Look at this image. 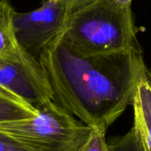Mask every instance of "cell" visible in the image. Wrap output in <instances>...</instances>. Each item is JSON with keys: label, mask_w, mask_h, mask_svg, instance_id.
<instances>
[{"label": "cell", "mask_w": 151, "mask_h": 151, "mask_svg": "<svg viewBox=\"0 0 151 151\" xmlns=\"http://www.w3.org/2000/svg\"><path fill=\"white\" fill-rule=\"evenodd\" d=\"M0 87L16 95L34 109L53 101V93L38 59L21 47L10 58L0 59Z\"/></svg>", "instance_id": "cell-4"}, {"label": "cell", "mask_w": 151, "mask_h": 151, "mask_svg": "<svg viewBox=\"0 0 151 151\" xmlns=\"http://www.w3.org/2000/svg\"><path fill=\"white\" fill-rule=\"evenodd\" d=\"M33 117L0 123V132L37 151H74L92 129L78 122L54 101L36 109Z\"/></svg>", "instance_id": "cell-3"}, {"label": "cell", "mask_w": 151, "mask_h": 151, "mask_svg": "<svg viewBox=\"0 0 151 151\" xmlns=\"http://www.w3.org/2000/svg\"><path fill=\"white\" fill-rule=\"evenodd\" d=\"M118 6L124 7V8H132V0H113Z\"/></svg>", "instance_id": "cell-13"}, {"label": "cell", "mask_w": 151, "mask_h": 151, "mask_svg": "<svg viewBox=\"0 0 151 151\" xmlns=\"http://www.w3.org/2000/svg\"><path fill=\"white\" fill-rule=\"evenodd\" d=\"M61 3H63L64 5H66L69 11H70V14L77 11L94 1L96 0H59Z\"/></svg>", "instance_id": "cell-12"}, {"label": "cell", "mask_w": 151, "mask_h": 151, "mask_svg": "<svg viewBox=\"0 0 151 151\" xmlns=\"http://www.w3.org/2000/svg\"><path fill=\"white\" fill-rule=\"evenodd\" d=\"M0 151H37L0 132Z\"/></svg>", "instance_id": "cell-11"}, {"label": "cell", "mask_w": 151, "mask_h": 151, "mask_svg": "<svg viewBox=\"0 0 151 151\" xmlns=\"http://www.w3.org/2000/svg\"><path fill=\"white\" fill-rule=\"evenodd\" d=\"M132 8L113 0L96 1L71 13L60 41L80 54L141 50Z\"/></svg>", "instance_id": "cell-2"}, {"label": "cell", "mask_w": 151, "mask_h": 151, "mask_svg": "<svg viewBox=\"0 0 151 151\" xmlns=\"http://www.w3.org/2000/svg\"><path fill=\"white\" fill-rule=\"evenodd\" d=\"M69 14L68 7L59 0H45L29 12H14V27L19 45L38 59L42 51L62 33Z\"/></svg>", "instance_id": "cell-5"}, {"label": "cell", "mask_w": 151, "mask_h": 151, "mask_svg": "<svg viewBox=\"0 0 151 151\" xmlns=\"http://www.w3.org/2000/svg\"><path fill=\"white\" fill-rule=\"evenodd\" d=\"M37 111L24 101L0 87V123L33 117Z\"/></svg>", "instance_id": "cell-8"}, {"label": "cell", "mask_w": 151, "mask_h": 151, "mask_svg": "<svg viewBox=\"0 0 151 151\" xmlns=\"http://www.w3.org/2000/svg\"><path fill=\"white\" fill-rule=\"evenodd\" d=\"M133 128L144 151H151V71L146 67L137 81L132 97Z\"/></svg>", "instance_id": "cell-6"}, {"label": "cell", "mask_w": 151, "mask_h": 151, "mask_svg": "<svg viewBox=\"0 0 151 151\" xmlns=\"http://www.w3.org/2000/svg\"><path fill=\"white\" fill-rule=\"evenodd\" d=\"M108 143L109 151H144L133 126L124 135L116 137Z\"/></svg>", "instance_id": "cell-9"}, {"label": "cell", "mask_w": 151, "mask_h": 151, "mask_svg": "<svg viewBox=\"0 0 151 151\" xmlns=\"http://www.w3.org/2000/svg\"><path fill=\"white\" fill-rule=\"evenodd\" d=\"M14 12L8 0H0V59L10 58L21 50L14 27Z\"/></svg>", "instance_id": "cell-7"}, {"label": "cell", "mask_w": 151, "mask_h": 151, "mask_svg": "<svg viewBox=\"0 0 151 151\" xmlns=\"http://www.w3.org/2000/svg\"><path fill=\"white\" fill-rule=\"evenodd\" d=\"M53 101L91 128L107 129L132 105L147 67L142 50L77 53L57 37L40 53Z\"/></svg>", "instance_id": "cell-1"}, {"label": "cell", "mask_w": 151, "mask_h": 151, "mask_svg": "<svg viewBox=\"0 0 151 151\" xmlns=\"http://www.w3.org/2000/svg\"><path fill=\"white\" fill-rule=\"evenodd\" d=\"M106 130L93 128L87 139L74 151H109Z\"/></svg>", "instance_id": "cell-10"}]
</instances>
